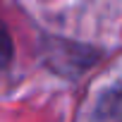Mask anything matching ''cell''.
<instances>
[{
  "label": "cell",
  "mask_w": 122,
  "mask_h": 122,
  "mask_svg": "<svg viewBox=\"0 0 122 122\" xmlns=\"http://www.w3.org/2000/svg\"><path fill=\"white\" fill-rule=\"evenodd\" d=\"M10 55H12V41H10V36H7L5 24H0V67L10 60Z\"/></svg>",
  "instance_id": "obj_2"
},
{
  "label": "cell",
  "mask_w": 122,
  "mask_h": 122,
  "mask_svg": "<svg viewBox=\"0 0 122 122\" xmlns=\"http://www.w3.org/2000/svg\"><path fill=\"white\" fill-rule=\"evenodd\" d=\"M101 115L105 117H122V91H112V96L105 101V108L101 110Z\"/></svg>",
  "instance_id": "obj_1"
}]
</instances>
